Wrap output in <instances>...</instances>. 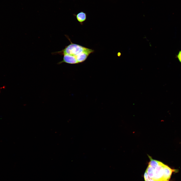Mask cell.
<instances>
[{"mask_svg": "<svg viewBox=\"0 0 181 181\" xmlns=\"http://www.w3.org/2000/svg\"><path fill=\"white\" fill-rule=\"evenodd\" d=\"M146 171L147 173L148 176L150 178H153L154 175V169L152 167L148 165Z\"/></svg>", "mask_w": 181, "mask_h": 181, "instance_id": "cell-5", "label": "cell"}, {"mask_svg": "<svg viewBox=\"0 0 181 181\" xmlns=\"http://www.w3.org/2000/svg\"><path fill=\"white\" fill-rule=\"evenodd\" d=\"M144 177L145 181H154L153 179L149 177L146 171L144 174Z\"/></svg>", "mask_w": 181, "mask_h": 181, "instance_id": "cell-6", "label": "cell"}, {"mask_svg": "<svg viewBox=\"0 0 181 181\" xmlns=\"http://www.w3.org/2000/svg\"><path fill=\"white\" fill-rule=\"evenodd\" d=\"M176 57L179 62L181 63V50L179 51Z\"/></svg>", "mask_w": 181, "mask_h": 181, "instance_id": "cell-7", "label": "cell"}, {"mask_svg": "<svg viewBox=\"0 0 181 181\" xmlns=\"http://www.w3.org/2000/svg\"><path fill=\"white\" fill-rule=\"evenodd\" d=\"M66 36L71 43L61 51L52 53V55L63 56L62 60L58 64L63 63L70 64L82 63L86 60L90 54L94 52V50L72 43L68 36Z\"/></svg>", "mask_w": 181, "mask_h": 181, "instance_id": "cell-1", "label": "cell"}, {"mask_svg": "<svg viewBox=\"0 0 181 181\" xmlns=\"http://www.w3.org/2000/svg\"><path fill=\"white\" fill-rule=\"evenodd\" d=\"M148 156L150 160L148 165L153 168L157 167L160 161L152 159L151 157L149 156Z\"/></svg>", "mask_w": 181, "mask_h": 181, "instance_id": "cell-4", "label": "cell"}, {"mask_svg": "<svg viewBox=\"0 0 181 181\" xmlns=\"http://www.w3.org/2000/svg\"><path fill=\"white\" fill-rule=\"evenodd\" d=\"M76 17L77 21L81 25H82L86 19V14L82 11L80 12L76 15H74Z\"/></svg>", "mask_w": 181, "mask_h": 181, "instance_id": "cell-3", "label": "cell"}, {"mask_svg": "<svg viewBox=\"0 0 181 181\" xmlns=\"http://www.w3.org/2000/svg\"><path fill=\"white\" fill-rule=\"evenodd\" d=\"M154 169V181H169L172 173L176 171L160 161L158 165Z\"/></svg>", "mask_w": 181, "mask_h": 181, "instance_id": "cell-2", "label": "cell"}]
</instances>
